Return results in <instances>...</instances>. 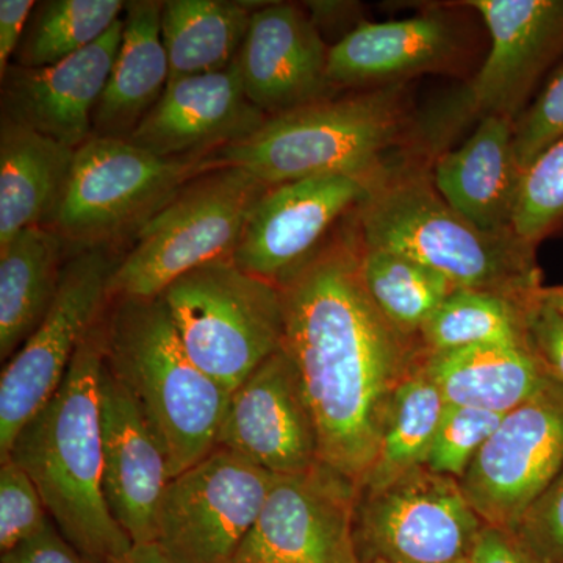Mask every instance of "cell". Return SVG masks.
Wrapping results in <instances>:
<instances>
[{"label": "cell", "instance_id": "1", "mask_svg": "<svg viewBox=\"0 0 563 563\" xmlns=\"http://www.w3.org/2000/svg\"><path fill=\"white\" fill-rule=\"evenodd\" d=\"M354 217L280 285L284 350L312 410L321 462L361 485L377 453L393 395L424 350L369 298Z\"/></svg>", "mask_w": 563, "mask_h": 563}, {"label": "cell", "instance_id": "2", "mask_svg": "<svg viewBox=\"0 0 563 563\" xmlns=\"http://www.w3.org/2000/svg\"><path fill=\"white\" fill-rule=\"evenodd\" d=\"M432 162L404 152L372 181L352 211L362 243L399 252L455 287L533 301L542 291L537 247L515 232H485L450 206L432 181Z\"/></svg>", "mask_w": 563, "mask_h": 563}, {"label": "cell", "instance_id": "3", "mask_svg": "<svg viewBox=\"0 0 563 563\" xmlns=\"http://www.w3.org/2000/svg\"><path fill=\"white\" fill-rule=\"evenodd\" d=\"M103 344L106 313L80 343L60 388L18 433L9 455L32 477L52 523L96 563L114 562L133 544L111 517L103 496L99 420Z\"/></svg>", "mask_w": 563, "mask_h": 563}, {"label": "cell", "instance_id": "4", "mask_svg": "<svg viewBox=\"0 0 563 563\" xmlns=\"http://www.w3.org/2000/svg\"><path fill=\"white\" fill-rule=\"evenodd\" d=\"M415 120L407 84L358 90L268 118L214 157L268 188L332 174L373 180L409 150Z\"/></svg>", "mask_w": 563, "mask_h": 563}, {"label": "cell", "instance_id": "5", "mask_svg": "<svg viewBox=\"0 0 563 563\" xmlns=\"http://www.w3.org/2000/svg\"><path fill=\"white\" fill-rule=\"evenodd\" d=\"M103 358L157 433L173 477L217 448L231 393L191 361L162 296L110 299Z\"/></svg>", "mask_w": 563, "mask_h": 563}, {"label": "cell", "instance_id": "6", "mask_svg": "<svg viewBox=\"0 0 563 563\" xmlns=\"http://www.w3.org/2000/svg\"><path fill=\"white\" fill-rule=\"evenodd\" d=\"M479 14L490 51L468 85L417 117L413 154L435 161L470 124L487 117L517 120L539 81L563 57V0H466Z\"/></svg>", "mask_w": 563, "mask_h": 563}, {"label": "cell", "instance_id": "7", "mask_svg": "<svg viewBox=\"0 0 563 563\" xmlns=\"http://www.w3.org/2000/svg\"><path fill=\"white\" fill-rule=\"evenodd\" d=\"M266 190L235 166L220 165L196 176L136 233L131 252L111 274L110 299L158 298L184 274L232 258Z\"/></svg>", "mask_w": 563, "mask_h": 563}, {"label": "cell", "instance_id": "8", "mask_svg": "<svg viewBox=\"0 0 563 563\" xmlns=\"http://www.w3.org/2000/svg\"><path fill=\"white\" fill-rule=\"evenodd\" d=\"M162 298L191 361L229 393L284 346L280 288L232 258L184 274Z\"/></svg>", "mask_w": 563, "mask_h": 563}, {"label": "cell", "instance_id": "9", "mask_svg": "<svg viewBox=\"0 0 563 563\" xmlns=\"http://www.w3.org/2000/svg\"><path fill=\"white\" fill-rule=\"evenodd\" d=\"M220 165L214 155L158 157L128 140L91 136L76 151L49 229L77 252L107 250L136 235L188 181Z\"/></svg>", "mask_w": 563, "mask_h": 563}, {"label": "cell", "instance_id": "10", "mask_svg": "<svg viewBox=\"0 0 563 563\" xmlns=\"http://www.w3.org/2000/svg\"><path fill=\"white\" fill-rule=\"evenodd\" d=\"M484 526L459 481L428 466L380 487L357 488L361 563H470Z\"/></svg>", "mask_w": 563, "mask_h": 563}, {"label": "cell", "instance_id": "11", "mask_svg": "<svg viewBox=\"0 0 563 563\" xmlns=\"http://www.w3.org/2000/svg\"><path fill=\"white\" fill-rule=\"evenodd\" d=\"M117 265L107 250L76 252L63 265L49 312L0 377V462L9 459L21 429L60 388L80 343L106 313Z\"/></svg>", "mask_w": 563, "mask_h": 563}, {"label": "cell", "instance_id": "12", "mask_svg": "<svg viewBox=\"0 0 563 563\" xmlns=\"http://www.w3.org/2000/svg\"><path fill=\"white\" fill-rule=\"evenodd\" d=\"M276 477L235 451L214 448L168 484L158 542L185 563H232Z\"/></svg>", "mask_w": 563, "mask_h": 563}, {"label": "cell", "instance_id": "13", "mask_svg": "<svg viewBox=\"0 0 563 563\" xmlns=\"http://www.w3.org/2000/svg\"><path fill=\"white\" fill-rule=\"evenodd\" d=\"M563 470V385L542 391L504 417L459 481L485 525L515 531Z\"/></svg>", "mask_w": 563, "mask_h": 563}, {"label": "cell", "instance_id": "14", "mask_svg": "<svg viewBox=\"0 0 563 563\" xmlns=\"http://www.w3.org/2000/svg\"><path fill=\"white\" fill-rule=\"evenodd\" d=\"M357 485L324 462L277 474L232 563H361L354 544Z\"/></svg>", "mask_w": 563, "mask_h": 563}, {"label": "cell", "instance_id": "15", "mask_svg": "<svg viewBox=\"0 0 563 563\" xmlns=\"http://www.w3.org/2000/svg\"><path fill=\"white\" fill-rule=\"evenodd\" d=\"M354 176H313L269 187L252 209L232 261L243 272L280 287L357 209L369 188Z\"/></svg>", "mask_w": 563, "mask_h": 563}, {"label": "cell", "instance_id": "16", "mask_svg": "<svg viewBox=\"0 0 563 563\" xmlns=\"http://www.w3.org/2000/svg\"><path fill=\"white\" fill-rule=\"evenodd\" d=\"M217 446L279 476L309 472L321 462L312 410L284 346L231 393Z\"/></svg>", "mask_w": 563, "mask_h": 563}, {"label": "cell", "instance_id": "17", "mask_svg": "<svg viewBox=\"0 0 563 563\" xmlns=\"http://www.w3.org/2000/svg\"><path fill=\"white\" fill-rule=\"evenodd\" d=\"M102 487L111 517L133 543L157 540L158 514L173 476L157 433L131 393L107 368L99 376Z\"/></svg>", "mask_w": 563, "mask_h": 563}, {"label": "cell", "instance_id": "18", "mask_svg": "<svg viewBox=\"0 0 563 563\" xmlns=\"http://www.w3.org/2000/svg\"><path fill=\"white\" fill-rule=\"evenodd\" d=\"M465 32L446 10L406 20L366 22L329 47L333 90H372L424 74H459L468 52Z\"/></svg>", "mask_w": 563, "mask_h": 563}, {"label": "cell", "instance_id": "19", "mask_svg": "<svg viewBox=\"0 0 563 563\" xmlns=\"http://www.w3.org/2000/svg\"><path fill=\"white\" fill-rule=\"evenodd\" d=\"M328 62L317 22L290 3H266L252 14L235 63L244 95L272 118L333 98Z\"/></svg>", "mask_w": 563, "mask_h": 563}, {"label": "cell", "instance_id": "20", "mask_svg": "<svg viewBox=\"0 0 563 563\" xmlns=\"http://www.w3.org/2000/svg\"><path fill=\"white\" fill-rule=\"evenodd\" d=\"M124 20L68 60L2 77V120L79 150L92 136V118L120 52Z\"/></svg>", "mask_w": 563, "mask_h": 563}, {"label": "cell", "instance_id": "21", "mask_svg": "<svg viewBox=\"0 0 563 563\" xmlns=\"http://www.w3.org/2000/svg\"><path fill=\"white\" fill-rule=\"evenodd\" d=\"M266 120L244 95L233 63L221 73L169 81L128 141L158 157H209L250 139Z\"/></svg>", "mask_w": 563, "mask_h": 563}, {"label": "cell", "instance_id": "22", "mask_svg": "<svg viewBox=\"0 0 563 563\" xmlns=\"http://www.w3.org/2000/svg\"><path fill=\"white\" fill-rule=\"evenodd\" d=\"M514 122L487 117L457 150L432 162V181L457 213L485 232H514L523 168L517 158Z\"/></svg>", "mask_w": 563, "mask_h": 563}, {"label": "cell", "instance_id": "23", "mask_svg": "<svg viewBox=\"0 0 563 563\" xmlns=\"http://www.w3.org/2000/svg\"><path fill=\"white\" fill-rule=\"evenodd\" d=\"M162 7L155 0L125 3L121 47L95 110L92 136L129 140L168 87Z\"/></svg>", "mask_w": 563, "mask_h": 563}, {"label": "cell", "instance_id": "24", "mask_svg": "<svg viewBox=\"0 0 563 563\" xmlns=\"http://www.w3.org/2000/svg\"><path fill=\"white\" fill-rule=\"evenodd\" d=\"M76 150L2 120L0 246L31 228H49L68 187Z\"/></svg>", "mask_w": 563, "mask_h": 563}, {"label": "cell", "instance_id": "25", "mask_svg": "<svg viewBox=\"0 0 563 563\" xmlns=\"http://www.w3.org/2000/svg\"><path fill=\"white\" fill-rule=\"evenodd\" d=\"M421 368L450 406L504 415L529 401L553 380L531 347L501 344L424 352Z\"/></svg>", "mask_w": 563, "mask_h": 563}, {"label": "cell", "instance_id": "26", "mask_svg": "<svg viewBox=\"0 0 563 563\" xmlns=\"http://www.w3.org/2000/svg\"><path fill=\"white\" fill-rule=\"evenodd\" d=\"M63 240L31 228L0 246V358L10 361L49 312L60 287Z\"/></svg>", "mask_w": 563, "mask_h": 563}, {"label": "cell", "instance_id": "27", "mask_svg": "<svg viewBox=\"0 0 563 563\" xmlns=\"http://www.w3.org/2000/svg\"><path fill=\"white\" fill-rule=\"evenodd\" d=\"M255 10L251 3L231 0L163 2L162 36L169 81L231 68Z\"/></svg>", "mask_w": 563, "mask_h": 563}, {"label": "cell", "instance_id": "28", "mask_svg": "<svg viewBox=\"0 0 563 563\" xmlns=\"http://www.w3.org/2000/svg\"><path fill=\"white\" fill-rule=\"evenodd\" d=\"M539 298L520 301L496 292L457 288L426 322L420 335L422 350L444 352L479 344L531 347L529 313Z\"/></svg>", "mask_w": 563, "mask_h": 563}, {"label": "cell", "instance_id": "29", "mask_svg": "<svg viewBox=\"0 0 563 563\" xmlns=\"http://www.w3.org/2000/svg\"><path fill=\"white\" fill-rule=\"evenodd\" d=\"M361 246L362 279L369 298L396 331L420 343L426 322L457 287L399 252L368 247L362 240Z\"/></svg>", "mask_w": 563, "mask_h": 563}, {"label": "cell", "instance_id": "30", "mask_svg": "<svg viewBox=\"0 0 563 563\" xmlns=\"http://www.w3.org/2000/svg\"><path fill=\"white\" fill-rule=\"evenodd\" d=\"M446 406L442 391L420 365L393 395L379 453L357 488L380 487L426 466Z\"/></svg>", "mask_w": 563, "mask_h": 563}, {"label": "cell", "instance_id": "31", "mask_svg": "<svg viewBox=\"0 0 563 563\" xmlns=\"http://www.w3.org/2000/svg\"><path fill=\"white\" fill-rule=\"evenodd\" d=\"M121 0H47L36 3L16 52V66L38 69L87 49L121 20Z\"/></svg>", "mask_w": 563, "mask_h": 563}, {"label": "cell", "instance_id": "32", "mask_svg": "<svg viewBox=\"0 0 563 563\" xmlns=\"http://www.w3.org/2000/svg\"><path fill=\"white\" fill-rule=\"evenodd\" d=\"M512 229L533 247L544 240L563 236V141L526 169Z\"/></svg>", "mask_w": 563, "mask_h": 563}, {"label": "cell", "instance_id": "33", "mask_svg": "<svg viewBox=\"0 0 563 563\" xmlns=\"http://www.w3.org/2000/svg\"><path fill=\"white\" fill-rule=\"evenodd\" d=\"M504 417L506 415L490 410L448 404L426 466L461 481Z\"/></svg>", "mask_w": 563, "mask_h": 563}, {"label": "cell", "instance_id": "34", "mask_svg": "<svg viewBox=\"0 0 563 563\" xmlns=\"http://www.w3.org/2000/svg\"><path fill=\"white\" fill-rule=\"evenodd\" d=\"M51 517L38 488L16 462L0 468V551L9 553L43 531Z\"/></svg>", "mask_w": 563, "mask_h": 563}, {"label": "cell", "instance_id": "35", "mask_svg": "<svg viewBox=\"0 0 563 563\" xmlns=\"http://www.w3.org/2000/svg\"><path fill=\"white\" fill-rule=\"evenodd\" d=\"M515 152L523 172L563 141V60L514 122Z\"/></svg>", "mask_w": 563, "mask_h": 563}, {"label": "cell", "instance_id": "36", "mask_svg": "<svg viewBox=\"0 0 563 563\" xmlns=\"http://www.w3.org/2000/svg\"><path fill=\"white\" fill-rule=\"evenodd\" d=\"M514 532L544 563H563V470Z\"/></svg>", "mask_w": 563, "mask_h": 563}, {"label": "cell", "instance_id": "37", "mask_svg": "<svg viewBox=\"0 0 563 563\" xmlns=\"http://www.w3.org/2000/svg\"><path fill=\"white\" fill-rule=\"evenodd\" d=\"M529 343L547 373L563 385V313L540 296L529 313Z\"/></svg>", "mask_w": 563, "mask_h": 563}, {"label": "cell", "instance_id": "38", "mask_svg": "<svg viewBox=\"0 0 563 563\" xmlns=\"http://www.w3.org/2000/svg\"><path fill=\"white\" fill-rule=\"evenodd\" d=\"M2 563H96L62 536L57 526L46 525L40 533L2 554Z\"/></svg>", "mask_w": 563, "mask_h": 563}, {"label": "cell", "instance_id": "39", "mask_svg": "<svg viewBox=\"0 0 563 563\" xmlns=\"http://www.w3.org/2000/svg\"><path fill=\"white\" fill-rule=\"evenodd\" d=\"M470 563H544L509 529L485 525Z\"/></svg>", "mask_w": 563, "mask_h": 563}, {"label": "cell", "instance_id": "40", "mask_svg": "<svg viewBox=\"0 0 563 563\" xmlns=\"http://www.w3.org/2000/svg\"><path fill=\"white\" fill-rule=\"evenodd\" d=\"M33 0H2L0 2V76H5L10 60L16 55L22 36L35 10Z\"/></svg>", "mask_w": 563, "mask_h": 563}, {"label": "cell", "instance_id": "41", "mask_svg": "<svg viewBox=\"0 0 563 563\" xmlns=\"http://www.w3.org/2000/svg\"><path fill=\"white\" fill-rule=\"evenodd\" d=\"M111 563H185L163 547L158 540L146 543H133L131 550Z\"/></svg>", "mask_w": 563, "mask_h": 563}, {"label": "cell", "instance_id": "42", "mask_svg": "<svg viewBox=\"0 0 563 563\" xmlns=\"http://www.w3.org/2000/svg\"><path fill=\"white\" fill-rule=\"evenodd\" d=\"M540 298L544 303L563 313V284L558 287H543Z\"/></svg>", "mask_w": 563, "mask_h": 563}, {"label": "cell", "instance_id": "43", "mask_svg": "<svg viewBox=\"0 0 563 563\" xmlns=\"http://www.w3.org/2000/svg\"><path fill=\"white\" fill-rule=\"evenodd\" d=\"M372 563H388V562H372Z\"/></svg>", "mask_w": 563, "mask_h": 563}]
</instances>
